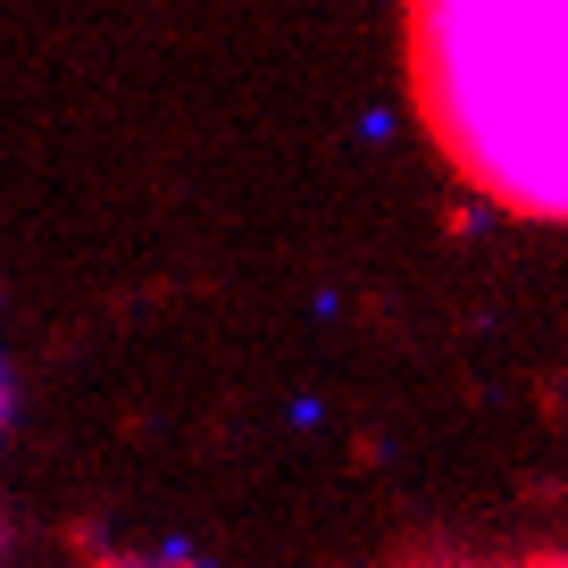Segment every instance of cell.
<instances>
[{
  "instance_id": "1",
  "label": "cell",
  "mask_w": 568,
  "mask_h": 568,
  "mask_svg": "<svg viewBox=\"0 0 568 568\" xmlns=\"http://www.w3.org/2000/svg\"><path fill=\"white\" fill-rule=\"evenodd\" d=\"M568 0H402V84L435 160L501 217L568 210Z\"/></svg>"
},
{
  "instance_id": "2",
  "label": "cell",
  "mask_w": 568,
  "mask_h": 568,
  "mask_svg": "<svg viewBox=\"0 0 568 568\" xmlns=\"http://www.w3.org/2000/svg\"><path fill=\"white\" fill-rule=\"evenodd\" d=\"M510 568H560V560H551V551H535V560H510Z\"/></svg>"
}]
</instances>
